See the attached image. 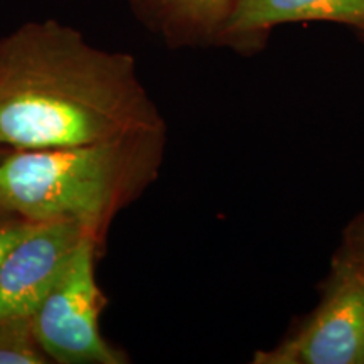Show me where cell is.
<instances>
[{"label": "cell", "mask_w": 364, "mask_h": 364, "mask_svg": "<svg viewBox=\"0 0 364 364\" xmlns=\"http://www.w3.org/2000/svg\"><path fill=\"white\" fill-rule=\"evenodd\" d=\"M164 136L161 113L127 54L93 48L53 21L0 43V145L39 150Z\"/></svg>", "instance_id": "6da1fadb"}, {"label": "cell", "mask_w": 364, "mask_h": 364, "mask_svg": "<svg viewBox=\"0 0 364 364\" xmlns=\"http://www.w3.org/2000/svg\"><path fill=\"white\" fill-rule=\"evenodd\" d=\"M164 139L17 150L0 161V209L33 223L71 221L91 233L145 188Z\"/></svg>", "instance_id": "7a4b0ae2"}, {"label": "cell", "mask_w": 364, "mask_h": 364, "mask_svg": "<svg viewBox=\"0 0 364 364\" xmlns=\"http://www.w3.org/2000/svg\"><path fill=\"white\" fill-rule=\"evenodd\" d=\"M253 364H364V275L331 260L316 307Z\"/></svg>", "instance_id": "3957f363"}, {"label": "cell", "mask_w": 364, "mask_h": 364, "mask_svg": "<svg viewBox=\"0 0 364 364\" xmlns=\"http://www.w3.org/2000/svg\"><path fill=\"white\" fill-rule=\"evenodd\" d=\"M95 235H86L51 292L31 316L46 356L63 364H120L122 354L100 334V294L95 280Z\"/></svg>", "instance_id": "277c9868"}, {"label": "cell", "mask_w": 364, "mask_h": 364, "mask_svg": "<svg viewBox=\"0 0 364 364\" xmlns=\"http://www.w3.org/2000/svg\"><path fill=\"white\" fill-rule=\"evenodd\" d=\"M86 235L93 233L78 223H33L0 270V321L33 316Z\"/></svg>", "instance_id": "5b68a950"}, {"label": "cell", "mask_w": 364, "mask_h": 364, "mask_svg": "<svg viewBox=\"0 0 364 364\" xmlns=\"http://www.w3.org/2000/svg\"><path fill=\"white\" fill-rule=\"evenodd\" d=\"M295 22H336L364 33V0H236L218 39L243 48Z\"/></svg>", "instance_id": "8992f818"}, {"label": "cell", "mask_w": 364, "mask_h": 364, "mask_svg": "<svg viewBox=\"0 0 364 364\" xmlns=\"http://www.w3.org/2000/svg\"><path fill=\"white\" fill-rule=\"evenodd\" d=\"M152 21L172 39L218 38L236 0H140Z\"/></svg>", "instance_id": "52a82bcc"}, {"label": "cell", "mask_w": 364, "mask_h": 364, "mask_svg": "<svg viewBox=\"0 0 364 364\" xmlns=\"http://www.w3.org/2000/svg\"><path fill=\"white\" fill-rule=\"evenodd\" d=\"M48 361L34 336L31 317L0 321V364H44Z\"/></svg>", "instance_id": "ba28073f"}, {"label": "cell", "mask_w": 364, "mask_h": 364, "mask_svg": "<svg viewBox=\"0 0 364 364\" xmlns=\"http://www.w3.org/2000/svg\"><path fill=\"white\" fill-rule=\"evenodd\" d=\"M332 260L346 263L364 275V209L344 226Z\"/></svg>", "instance_id": "9c48e42d"}, {"label": "cell", "mask_w": 364, "mask_h": 364, "mask_svg": "<svg viewBox=\"0 0 364 364\" xmlns=\"http://www.w3.org/2000/svg\"><path fill=\"white\" fill-rule=\"evenodd\" d=\"M33 221L24 220V223H12V225H0V270H2L4 262H6L7 255L14 248V245L19 241L22 236L27 233Z\"/></svg>", "instance_id": "30bf717a"}]
</instances>
